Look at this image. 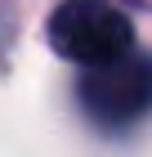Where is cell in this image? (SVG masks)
<instances>
[{
    "label": "cell",
    "mask_w": 152,
    "mask_h": 157,
    "mask_svg": "<svg viewBox=\"0 0 152 157\" xmlns=\"http://www.w3.org/2000/svg\"><path fill=\"white\" fill-rule=\"evenodd\" d=\"M81 99L98 121H112V126L143 117L152 103V63L139 54H121L112 63H98L81 81Z\"/></svg>",
    "instance_id": "2"
},
{
    "label": "cell",
    "mask_w": 152,
    "mask_h": 157,
    "mask_svg": "<svg viewBox=\"0 0 152 157\" xmlns=\"http://www.w3.org/2000/svg\"><path fill=\"white\" fill-rule=\"evenodd\" d=\"M49 45L54 54L81 63V67H98L134 45V27L121 9L103 5V0H67L49 13Z\"/></svg>",
    "instance_id": "1"
}]
</instances>
